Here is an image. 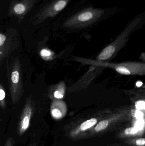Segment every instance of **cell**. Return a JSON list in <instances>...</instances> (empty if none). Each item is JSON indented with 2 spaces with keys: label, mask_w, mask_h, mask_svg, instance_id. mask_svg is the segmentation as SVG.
<instances>
[{
  "label": "cell",
  "mask_w": 145,
  "mask_h": 146,
  "mask_svg": "<svg viewBox=\"0 0 145 146\" xmlns=\"http://www.w3.org/2000/svg\"><path fill=\"white\" fill-rule=\"evenodd\" d=\"M8 76L9 92L12 102L18 104L24 92L21 62L18 57H16L11 64Z\"/></svg>",
  "instance_id": "6da1fadb"
},
{
  "label": "cell",
  "mask_w": 145,
  "mask_h": 146,
  "mask_svg": "<svg viewBox=\"0 0 145 146\" xmlns=\"http://www.w3.org/2000/svg\"><path fill=\"white\" fill-rule=\"evenodd\" d=\"M37 0H20L12 2L9 8L8 14L20 22L30 11Z\"/></svg>",
  "instance_id": "7a4b0ae2"
},
{
  "label": "cell",
  "mask_w": 145,
  "mask_h": 146,
  "mask_svg": "<svg viewBox=\"0 0 145 146\" xmlns=\"http://www.w3.org/2000/svg\"><path fill=\"white\" fill-rule=\"evenodd\" d=\"M14 40V37L0 33V64L18 46V40Z\"/></svg>",
  "instance_id": "3957f363"
},
{
  "label": "cell",
  "mask_w": 145,
  "mask_h": 146,
  "mask_svg": "<svg viewBox=\"0 0 145 146\" xmlns=\"http://www.w3.org/2000/svg\"><path fill=\"white\" fill-rule=\"evenodd\" d=\"M33 111V104L31 96L30 95L26 98L23 109L19 124L20 133L25 132L30 126V122Z\"/></svg>",
  "instance_id": "277c9868"
},
{
  "label": "cell",
  "mask_w": 145,
  "mask_h": 146,
  "mask_svg": "<svg viewBox=\"0 0 145 146\" xmlns=\"http://www.w3.org/2000/svg\"><path fill=\"white\" fill-rule=\"evenodd\" d=\"M115 48L113 46H109L106 48L98 56L99 60H106L110 59L115 53Z\"/></svg>",
  "instance_id": "5b68a950"
},
{
  "label": "cell",
  "mask_w": 145,
  "mask_h": 146,
  "mask_svg": "<svg viewBox=\"0 0 145 146\" xmlns=\"http://www.w3.org/2000/svg\"><path fill=\"white\" fill-rule=\"evenodd\" d=\"M52 4L54 9L57 14L65 7L67 4V2L65 0H58L52 3Z\"/></svg>",
  "instance_id": "8992f818"
},
{
  "label": "cell",
  "mask_w": 145,
  "mask_h": 146,
  "mask_svg": "<svg viewBox=\"0 0 145 146\" xmlns=\"http://www.w3.org/2000/svg\"><path fill=\"white\" fill-rule=\"evenodd\" d=\"M97 123V120L95 118H92L87 120L82 123L81 126V130L84 131L90 128V127L95 125Z\"/></svg>",
  "instance_id": "52a82bcc"
},
{
  "label": "cell",
  "mask_w": 145,
  "mask_h": 146,
  "mask_svg": "<svg viewBox=\"0 0 145 146\" xmlns=\"http://www.w3.org/2000/svg\"><path fill=\"white\" fill-rule=\"evenodd\" d=\"M93 17V14L89 11L84 12L79 15L77 17V19L81 22H85L90 20Z\"/></svg>",
  "instance_id": "ba28073f"
},
{
  "label": "cell",
  "mask_w": 145,
  "mask_h": 146,
  "mask_svg": "<svg viewBox=\"0 0 145 146\" xmlns=\"http://www.w3.org/2000/svg\"><path fill=\"white\" fill-rule=\"evenodd\" d=\"M6 93L5 90L0 83V107L5 108L6 107Z\"/></svg>",
  "instance_id": "9c48e42d"
},
{
  "label": "cell",
  "mask_w": 145,
  "mask_h": 146,
  "mask_svg": "<svg viewBox=\"0 0 145 146\" xmlns=\"http://www.w3.org/2000/svg\"><path fill=\"white\" fill-rule=\"evenodd\" d=\"M52 53L49 50L47 49H42L40 51V55L42 59L44 60H48L52 56Z\"/></svg>",
  "instance_id": "30bf717a"
},
{
  "label": "cell",
  "mask_w": 145,
  "mask_h": 146,
  "mask_svg": "<svg viewBox=\"0 0 145 146\" xmlns=\"http://www.w3.org/2000/svg\"><path fill=\"white\" fill-rule=\"evenodd\" d=\"M108 124H109V122L107 120L101 121L95 127V130L96 131H99L102 129H105L107 127Z\"/></svg>",
  "instance_id": "8fae6325"
},
{
  "label": "cell",
  "mask_w": 145,
  "mask_h": 146,
  "mask_svg": "<svg viewBox=\"0 0 145 146\" xmlns=\"http://www.w3.org/2000/svg\"><path fill=\"white\" fill-rule=\"evenodd\" d=\"M51 114L53 117L54 118H59L61 117L62 116V113L59 109L57 108H53L52 107L51 110Z\"/></svg>",
  "instance_id": "7c38bea8"
},
{
  "label": "cell",
  "mask_w": 145,
  "mask_h": 146,
  "mask_svg": "<svg viewBox=\"0 0 145 146\" xmlns=\"http://www.w3.org/2000/svg\"><path fill=\"white\" fill-rule=\"evenodd\" d=\"M116 70L117 72L120 73V74H123L129 75L131 74L129 70L124 67L120 66L119 67H117Z\"/></svg>",
  "instance_id": "4fadbf2b"
},
{
  "label": "cell",
  "mask_w": 145,
  "mask_h": 146,
  "mask_svg": "<svg viewBox=\"0 0 145 146\" xmlns=\"http://www.w3.org/2000/svg\"><path fill=\"white\" fill-rule=\"evenodd\" d=\"M138 131V130L135 127L128 128L125 129V133L127 135H134L137 133Z\"/></svg>",
  "instance_id": "5bb4252c"
},
{
  "label": "cell",
  "mask_w": 145,
  "mask_h": 146,
  "mask_svg": "<svg viewBox=\"0 0 145 146\" xmlns=\"http://www.w3.org/2000/svg\"><path fill=\"white\" fill-rule=\"evenodd\" d=\"M133 115L137 119H141L144 116V114L140 111L133 110Z\"/></svg>",
  "instance_id": "9a60e30c"
},
{
  "label": "cell",
  "mask_w": 145,
  "mask_h": 146,
  "mask_svg": "<svg viewBox=\"0 0 145 146\" xmlns=\"http://www.w3.org/2000/svg\"><path fill=\"white\" fill-rule=\"evenodd\" d=\"M135 106L138 110H144L145 107V102L143 101H137L135 104Z\"/></svg>",
  "instance_id": "2e32d148"
},
{
  "label": "cell",
  "mask_w": 145,
  "mask_h": 146,
  "mask_svg": "<svg viewBox=\"0 0 145 146\" xmlns=\"http://www.w3.org/2000/svg\"><path fill=\"white\" fill-rule=\"evenodd\" d=\"M143 126H144V121L141 120V119H139V120H138V121L136 122V127H136L138 130L140 129H141V128H142V127H143Z\"/></svg>",
  "instance_id": "e0dca14e"
},
{
  "label": "cell",
  "mask_w": 145,
  "mask_h": 146,
  "mask_svg": "<svg viewBox=\"0 0 145 146\" xmlns=\"http://www.w3.org/2000/svg\"><path fill=\"white\" fill-rule=\"evenodd\" d=\"M54 97L57 99H60L63 98V95L59 91H55L54 92Z\"/></svg>",
  "instance_id": "ac0fdd59"
},
{
  "label": "cell",
  "mask_w": 145,
  "mask_h": 146,
  "mask_svg": "<svg viewBox=\"0 0 145 146\" xmlns=\"http://www.w3.org/2000/svg\"><path fill=\"white\" fill-rule=\"evenodd\" d=\"M136 144L137 145L139 146H144L145 144V140L144 138L138 139L136 141Z\"/></svg>",
  "instance_id": "d6986e66"
},
{
  "label": "cell",
  "mask_w": 145,
  "mask_h": 146,
  "mask_svg": "<svg viewBox=\"0 0 145 146\" xmlns=\"http://www.w3.org/2000/svg\"><path fill=\"white\" fill-rule=\"evenodd\" d=\"M136 84L137 87H140L141 86H142V85H143V82L139 81L138 82L136 83Z\"/></svg>",
  "instance_id": "ffe728a7"
}]
</instances>
